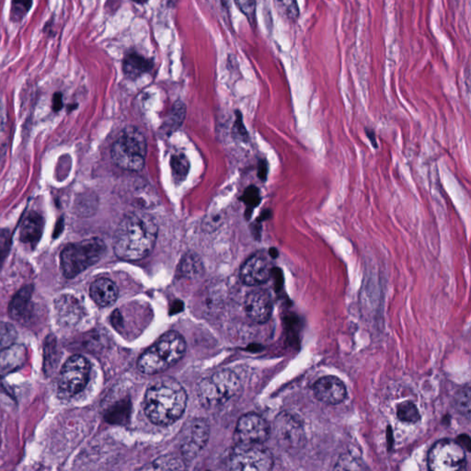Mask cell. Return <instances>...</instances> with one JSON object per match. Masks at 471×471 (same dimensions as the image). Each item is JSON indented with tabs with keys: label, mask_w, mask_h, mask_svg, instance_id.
<instances>
[{
	"label": "cell",
	"mask_w": 471,
	"mask_h": 471,
	"mask_svg": "<svg viewBox=\"0 0 471 471\" xmlns=\"http://www.w3.org/2000/svg\"><path fill=\"white\" fill-rule=\"evenodd\" d=\"M171 119H169V125L171 129L180 127L183 122L185 115V106L181 102L175 103L172 112L171 114Z\"/></svg>",
	"instance_id": "1f68e13d"
},
{
	"label": "cell",
	"mask_w": 471,
	"mask_h": 471,
	"mask_svg": "<svg viewBox=\"0 0 471 471\" xmlns=\"http://www.w3.org/2000/svg\"><path fill=\"white\" fill-rule=\"evenodd\" d=\"M153 68V59L147 58L137 52L128 53L122 59V72H124L125 76L130 80H137L143 75L149 73Z\"/></svg>",
	"instance_id": "e0dca14e"
},
{
	"label": "cell",
	"mask_w": 471,
	"mask_h": 471,
	"mask_svg": "<svg viewBox=\"0 0 471 471\" xmlns=\"http://www.w3.org/2000/svg\"><path fill=\"white\" fill-rule=\"evenodd\" d=\"M90 297L100 307H109L115 303L119 296L117 285L108 278H100L90 285Z\"/></svg>",
	"instance_id": "2e32d148"
},
{
	"label": "cell",
	"mask_w": 471,
	"mask_h": 471,
	"mask_svg": "<svg viewBox=\"0 0 471 471\" xmlns=\"http://www.w3.org/2000/svg\"><path fill=\"white\" fill-rule=\"evenodd\" d=\"M81 306L76 298L62 296L55 301V312L58 322L63 325H75L81 318Z\"/></svg>",
	"instance_id": "ac0fdd59"
},
{
	"label": "cell",
	"mask_w": 471,
	"mask_h": 471,
	"mask_svg": "<svg viewBox=\"0 0 471 471\" xmlns=\"http://www.w3.org/2000/svg\"><path fill=\"white\" fill-rule=\"evenodd\" d=\"M106 246L100 238H89L69 244L60 256L63 274L68 279L76 277L105 255Z\"/></svg>",
	"instance_id": "5b68a950"
},
{
	"label": "cell",
	"mask_w": 471,
	"mask_h": 471,
	"mask_svg": "<svg viewBox=\"0 0 471 471\" xmlns=\"http://www.w3.org/2000/svg\"><path fill=\"white\" fill-rule=\"evenodd\" d=\"M236 6L247 18L253 28L256 27L257 0H234Z\"/></svg>",
	"instance_id": "f1b7e54d"
},
{
	"label": "cell",
	"mask_w": 471,
	"mask_h": 471,
	"mask_svg": "<svg viewBox=\"0 0 471 471\" xmlns=\"http://www.w3.org/2000/svg\"><path fill=\"white\" fill-rule=\"evenodd\" d=\"M210 427L203 419H194L189 423L181 442V455L185 460H191L205 448L208 442Z\"/></svg>",
	"instance_id": "7c38bea8"
},
{
	"label": "cell",
	"mask_w": 471,
	"mask_h": 471,
	"mask_svg": "<svg viewBox=\"0 0 471 471\" xmlns=\"http://www.w3.org/2000/svg\"><path fill=\"white\" fill-rule=\"evenodd\" d=\"M171 165L172 169V174L176 181H183L187 177L188 172H189L190 163L189 160L184 155V154H178L171 157Z\"/></svg>",
	"instance_id": "d4e9b609"
},
{
	"label": "cell",
	"mask_w": 471,
	"mask_h": 471,
	"mask_svg": "<svg viewBox=\"0 0 471 471\" xmlns=\"http://www.w3.org/2000/svg\"><path fill=\"white\" fill-rule=\"evenodd\" d=\"M243 200L250 208H254L260 202V191L255 186H250L244 191Z\"/></svg>",
	"instance_id": "d6a6232c"
},
{
	"label": "cell",
	"mask_w": 471,
	"mask_h": 471,
	"mask_svg": "<svg viewBox=\"0 0 471 471\" xmlns=\"http://www.w3.org/2000/svg\"><path fill=\"white\" fill-rule=\"evenodd\" d=\"M455 405L460 413L469 418L470 414V389L469 387L461 389L458 392L455 398Z\"/></svg>",
	"instance_id": "4dcf8cb0"
},
{
	"label": "cell",
	"mask_w": 471,
	"mask_h": 471,
	"mask_svg": "<svg viewBox=\"0 0 471 471\" xmlns=\"http://www.w3.org/2000/svg\"><path fill=\"white\" fill-rule=\"evenodd\" d=\"M33 4V0H11L9 18L12 23H21L29 14Z\"/></svg>",
	"instance_id": "603a6c76"
},
{
	"label": "cell",
	"mask_w": 471,
	"mask_h": 471,
	"mask_svg": "<svg viewBox=\"0 0 471 471\" xmlns=\"http://www.w3.org/2000/svg\"><path fill=\"white\" fill-rule=\"evenodd\" d=\"M147 152L146 137L136 127H127L118 134L112 147V159L119 168L142 171Z\"/></svg>",
	"instance_id": "277c9868"
},
{
	"label": "cell",
	"mask_w": 471,
	"mask_h": 471,
	"mask_svg": "<svg viewBox=\"0 0 471 471\" xmlns=\"http://www.w3.org/2000/svg\"><path fill=\"white\" fill-rule=\"evenodd\" d=\"M258 172L260 179H262L263 181L266 180L267 174H268V165H267L265 160H262V162H260Z\"/></svg>",
	"instance_id": "d590c367"
},
{
	"label": "cell",
	"mask_w": 471,
	"mask_h": 471,
	"mask_svg": "<svg viewBox=\"0 0 471 471\" xmlns=\"http://www.w3.org/2000/svg\"><path fill=\"white\" fill-rule=\"evenodd\" d=\"M240 382L231 370L226 369L203 379L197 388L201 404L207 408L221 406L240 391Z\"/></svg>",
	"instance_id": "8992f818"
},
{
	"label": "cell",
	"mask_w": 471,
	"mask_h": 471,
	"mask_svg": "<svg viewBox=\"0 0 471 471\" xmlns=\"http://www.w3.org/2000/svg\"><path fill=\"white\" fill-rule=\"evenodd\" d=\"M184 462L177 457L164 456L158 458L152 463V470H184Z\"/></svg>",
	"instance_id": "83f0119b"
},
{
	"label": "cell",
	"mask_w": 471,
	"mask_h": 471,
	"mask_svg": "<svg viewBox=\"0 0 471 471\" xmlns=\"http://www.w3.org/2000/svg\"><path fill=\"white\" fill-rule=\"evenodd\" d=\"M223 7L226 9H228L231 7V0H221Z\"/></svg>",
	"instance_id": "f35d334b"
},
{
	"label": "cell",
	"mask_w": 471,
	"mask_h": 471,
	"mask_svg": "<svg viewBox=\"0 0 471 471\" xmlns=\"http://www.w3.org/2000/svg\"><path fill=\"white\" fill-rule=\"evenodd\" d=\"M270 436V426L262 416L256 413L244 414L236 425L235 443L263 444Z\"/></svg>",
	"instance_id": "30bf717a"
},
{
	"label": "cell",
	"mask_w": 471,
	"mask_h": 471,
	"mask_svg": "<svg viewBox=\"0 0 471 471\" xmlns=\"http://www.w3.org/2000/svg\"><path fill=\"white\" fill-rule=\"evenodd\" d=\"M43 231V219L36 212H31L24 218L21 227L20 238L23 243L30 244L31 247L36 246L42 237Z\"/></svg>",
	"instance_id": "ffe728a7"
},
{
	"label": "cell",
	"mask_w": 471,
	"mask_h": 471,
	"mask_svg": "<svg viewBox=\"0 0 471 471\" xmlns=\"http://www.w3.org/2000/svg\"><path fill=\"white\" fill-rule=\"evenodd\" d=\"M269 255L271 257L272 259L277 258L278 257V250L275 249V248H272V249L269 250Z\"/></svg>",
	"instance_id": "74e56055"
},
{
	"label": "cell",
	"mask_w": 471,
	"mask_h": 471,
	"mask_svg": "<svg viewBox=\"0 0 471 471\" xmlns=\"http://www.w3.org/2000/svg\"><path fill=\"white\" fill-rule=\"evenodd\" d=\"M17 337V331L14 325L11 323L0 322V351L12 346Z\"/></svg>",
	"instance_id": "4316f807"
},
{
	"label": "cell",
	"mask_w": 471,
	"mask_h": 471,
	"mask_svg": "<svg viewBox=\"0 0 471 471\" xmlns=\"http://www.w3.org/2000/svg\"><path fill=\"white\" fill-rule=\"evenodd\" d=\"M247 316L256 323H265L271 318L272 302L271 296L265 290H253L247 295L244 301Z\"/></svg>",
	"instance_id": "5bb4252c"
},
{
	"label": "cell",
	"mask_w": 471,
	"mask_h": 471,
	"mask_svg": "<svg viewBox=\"0 0 471 471\" xmlns=\"http://www.w3.org/2000/svg\"><path fill=\"white\" fill-rule=\"evenodd\" d=\"M11 246V236L9 231H0V263L8 256Z\"/></svg>",
	"instance_id": "836d02e7"
},
{
	"label": "cell",
	"mask_w": 471,
	"mask_h": 471,
	"mask_svg": "<svg viewBox=\"0 0 471 471\" xmlns=\"http://www.w3.org/2000/svg\"><path fill=\"white\" fill-rule=\"evenodd\" d=\"M186 405V391L172 379L154 383L144 395V413L156 425L165 426L177 422L183 416Z\"/></svg>",
	"instance_id": "7a4b0ae2"
},
{
	"label": "cell",
	"mask_w": 471,
	"mask_h": 471,
	"mask_svg": "<svg viewBox=\"0 0 471 471\" xmlns=\"http://www.w3.org/2000/svg\"><path fill=\"white\" fill-rule=\"evenodd\" d=\"M466 465V452L457 441H438L429 452L428 467L433 471L462 470Z\"/></svg>",
	"instance_id": "ba28073f"
},
{
	"label": "cell",
	"mask_w": 471,
	"mask_h": 471,
	"mask_svg": "<svg viewBox=\"0 0 471 471\" xmlns=\"http://www.w3.org/2000/svg\"><path fill=\"white\" fill-rule=\"evenodd\" d=\"M269 253L259 251L246 260L240 268V279L249 287L265 284L271 278L274 268L269 258Z\"/></svg>",
	"instance_id": "8fae6325"
},
{
	"label": "cell",
	"mask_w": 471,
	"mask_h": 471,
	"mask_svg": "<svg viewBox=\"0 0 471 471\" xmlns=\"http://www.w3.org/2000/svg\"><path fill=\"white\" fill-rule=\"evenodd\" d=\"M33 293V285H26L15 295L9 307V315L12 319L23 322L29 318Z\"/></svg>",
	"instance_id": "d6986e66"
},
{
	"label": "cell",
	"mask_w": 471,
	"mask_h": 471,
	"mask_svg": "<svg viewBox=\"0 0 471 471\" xmlns=\"http://www.w3.org/2000/svg\"><path fill=\"white\" fill-rule=\"evenodd\" d=\"M158 238V226L146 213H128L119 223L114 250L119 259L136 262L152 253Z\"/></svg>",
	"instance_id": "6da1fadb"
},
{
	"label": "cell",
	"mask_w": 471,
	"mask_h": 471,
	"mask_svg": "<svg viewBox=\"0 0 471 471\" xmlns=\"http://www.w3.org/2000/svg\"><path fill=\"white\" fill-rule=\"evenodd\" d=\"M90 365L86 358L73 356L63 366L59 376V388L65 395L80 393L90 379Z\"/></svg>",
	"instance_id": "9c48e42d"
},
{
	"label": "cell",
	"mask_w": 471,
	"mask_h": 471,
	"mask_svg": "<svg viewBox=\"0 0 471 471\" xmlns=\"http://www.w3.org/2000/svg\"><path fill=\"white\" fill-rule=\"evenodd\" d=\"M366 133L367 137H369V139L370 140V142H371V144H373V147H375V149L376 147H378V142H376L375 132L372 130L366 129Z\"/></svg>",
	"instance_id": "8d00e7d4"
},
{
	"label": "cell",
	"mask_w": 471,
	"mask_h": 471,
	"mask_svg": "<svg viewBox=\"0 0 471 471\" xmlns=\"http://www.w3.org/2000/svg\"><path fill=\"white\" fill-rule=\"evenodd\" d=\"M186 342L177 332H169L147 348L137 361V369L144 375L166 371L184 357Z\"/></svg>",
	"instance_id": "3957f363"
},
{
	"label": "cell",
	"mask_w": 471,
	"mask_h": 471,
	"mask_svg": "<svg viewBox=\"0 0 471 471\" xmlns=\"http://www.w3.org/2000/svg\"><path fill=\"white\" fill-rule=\"evenodd\" d=\"M313 392L319 401L328 405L340 404L347 397L344 382L332 376L319 379L314 385Z\"/></svg>",
	"instance_id": "9a60e30c"
},
{
	"label": "cell",
	"mask_w": 471,
	"mask_h": 471,
	"mask_svg": "<svg viewBox=\"0 0 471 471\" xmlns=\"http://www.w3.org/2000/svg\"><path fill=\"white\" fill-rule=\"evenodd\" d=\"M131 1H133L134 3H136V4L138 5H144L146 4V3L149 2V0H131Z\"/></svg>",
	"instance_id": "ab89813d"
},
{
	"label": "cell",
	"mask_w": 471,
	"mask_h": 471,
	"mask_svg": "<svg viewBox=\"0 0 471 471\" xmlns=\"http://www.w3.org/2000/svg\"><path fill=\"white\" fill-rule=\"evenodd\" d=\"M63 107V95L62 93L58 92L53 94V109L55 112L60 111Z\"/></svg>",
	"instance_id": "e575fe53"
},
{
	"label": "cell",
	"mask_w": 471,
	"mask_h": 471,
	"mask_svg": "<svg viewBox=\"0 0 471 471\" xmlns=\"http://www.w3.org/2000/svg\"><path fill=\"white\" fill-rule=\"evenodd\" d=\"M228 466L236 471H268L274 467V457L263 444L235 443L229 455Z\"/></svg>",
	"instance_id": "52a82bcc"
},
{
	"label": "cell",
	"mask_w": 471,
	"mask_h": 471,
	"mask_svg": "<svg viewBox=\"0 0 471 471\" xmlns=\"http://www.w3.org/2000/svg\"><path fill=\"white\" fill-rule=\"evenodd\" d=\"M8 140V115L4 103L0 100V156L4 152Z\"/></svg>",
	"instance_id": "f546056e"
},
{
	"label": "cell",
	"mask_w": 471,
	"mask_h": 471,
	"mask_svg": "<svg viewBox=\"0 0 471 471\" xmlns=\"http://www.w3.org/2000/svg\"><path fill=\"white\" fill-rule=\"evenodd\" d=\"M275 5L279 15L285 21L295 23L300 17L297 0H275Z\"/></svg>",
	"instance_id": "7402d4cb"
},
{
	"label": "cell",
	"mask_w": 471,
	"mask_h": 471,
	"mask_svg": "<svg viewBox=\"0 0 471 471\" xmlns=\"http://www.w3.org/2000/svg\"><path fill=\"white\" fill-rule=\"evenodd\" d=\"M26 358V350L21 345L12 346L2 351L0 354V373L7 374L15 371L20 369L25 362Z\"/></svg>",
	"instance_id": "44dd1931"
},
{
	"label": "cell",
	"mask_w": 471,
	"mask_h": 471,
	"mask_svg": "<svg viewBox=\"0 0 471 471\" xmlns=\"http://www.w3.org/2000/svg\"><path fill=\"white\" fill-rule=\"evenodd\" d=\"M275 433L279 444L287 450H295L303 445V427L297 420L287 413H282L276 419Z\"/></svg>",
	"instance_id": "4fadbf2b"
},
{
	"label": "cell",
	"mask_w": 471,
	"mask_h": 471,
	"mask_svg": "<svg viewBox=\"0 0 471 471\" xmlns=\"http://www.w3.org/2000/svg\"><path fill=\"white\" fill-rule=\"evenodd\" d=\"M397 416L401 422L407 423H416L420 419L418 409H417L416 404L411 403V401H403V403L398 405Z\"/></svg>",
	"instance_id": "cb8c5ba5"
},
{
	"label": "cell",
	"mask_w": 471,
	"mask_h": 471,
	"mask_svg": "<svg viewBox=\"0 0 471 471\" xmlns=\"http://www.w3.org/2000/svg\"><path fill=\"white\" fill-rule=\"evenodd\" d=\"M55 338L49 336L46 338L45 344V370L46 374L53 372L58 364V350H56Z\"/></svg>",
	"instance_id": "484cf974"
}]
</instances>
